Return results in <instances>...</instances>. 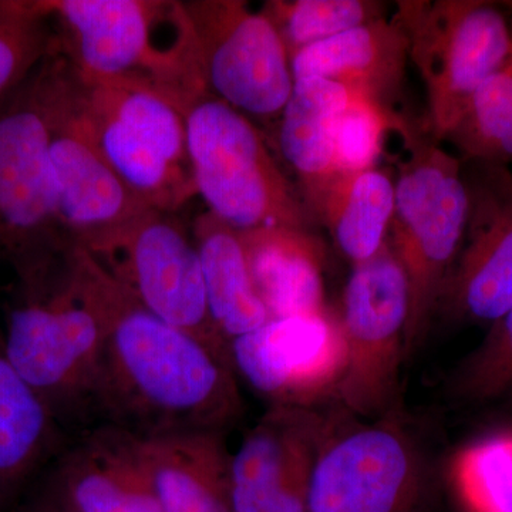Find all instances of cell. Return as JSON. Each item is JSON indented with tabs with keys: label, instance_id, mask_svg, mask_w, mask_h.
I'll return each instance as SVG.
<instances>
[{
	"label": "cell",
	"instance_id": "d4e9b609",
	"mask_svg": "<svg viewBox=\"0 0 512 512\" xmlns=\"http://www.w3.org/2000/svg\"><path fill=\"white\" fill-rule=\"evenodd\" d=\"M468 164L512 161V56L474 94L446 137Z\"/></svg>",
	"mask_w": 512,
	"mask_h": 512
},
{
	"label": "cell",
	"instance_id": "5bb4252c",
	"mask_svg": "<svg viewBox=\"0 0 512 512\" xmlns=\"http://www.w3.org/2000/svg\"><path fill=\"white\" fill-rule=\"evenodd\" d=\"M60 56L49 148L56 217L64 238L83 245L151 208L138 200L94 144L77 109L76 73Z\"/></svg>",
	"mask_w": 512,
	"mask_h": 512
},
{
	"label": "cell",
	"instance_id": "277c9868",
	"mask_svg": "<svg viewBox=\"0 0 512 512\" xmlns=\"http://www.w3.org/2000/svg\"><path fill=\"white\" fill-rule=\"evenodd\" d=\"M403 134L407 156L399 161L387 241L409 284L410 311L404 335V359L409 360L443 305L466 238L470 192L461 158L451 156L433 137L414 136L407 127Z\"/></svg>",
	"mask_w": 512,
	"mask_h": 512
},
{
	"label": "cell",
	"instance_id": "1f68e13d",
	"mask_svg": "<svg viewBox=\"0 0 512 512\" xmlns=\"http://www.w3.org/2000/svg\"><path fill=\"white\" fill-rule=\"evenodd\" d=\"M26 512H70L52 491L47 490Z\"/></svg>",
	"mask_w": 512,
	"mask_h": 512
},
{
	"label": "cell",
	"instance_id": "83f0119b",
	"mask_svg": "<svg viewBox=\"0 0 512 512\" xmlns=\"http://www.w3.org/2000/svg\"><path fill=\"white\" fill-rule=\"evenodd\" d=\"M56 49V30L37 2H0V99Z\"/></svg>",
	"mask_w": 512,
	"mask_h": 512
},
{
	"label": "cell",
	"instance_id": "484cf974",
	"mask_svg": "<svg viewBox=\"0 0 512 512\" xmlns=\"http://www.w3.org/2000/svg\"><path fill=\"white\" fill-rule=\"evenodd\" d=\"M262 12L292 57L305 47L382 19L383 5L369 0H269Z\"/></svg>",
	"mask_w": 512,
	"mask_h": 512
},
{
	"label": "cell",
	"instance_id": "9c48e42d",
	"mask_svg": "<svg viewBox=\"0 0 512 512\" xmlns=\"http://www.w3.org/2000/svg\"><path fill=\"white\" fill-rule=\"evenodd\" d=\"M79 247L147 311L231 363L229 345L212 323L197 245L174 214L147 210Z\"/></svg>",
	"mask_w": 512,
	"mask_h": 512
},
{
	"label": "cell",
	"instance_id": "e0dca14e",
	"mask_svg": "<svg viewBox=\"0 0 512 512\" xmlns=\"http://www.w3.org/2000/svg\"><path fill=\"white\" fill-rule=\"evenodd\" d=\"M409 46L399 20H373L305 47L291 57L293 80L319 77L345 86L390 109L402 84Z\"/></svg>",
	"mask_w": 512,
	"mask_h": 512
},
{
	"label": "cell",
	"instance_id": "ffe728a7",
	"mask_svg": "<svg viewBox=\"0 0 512 512\" xmlns=\"http://www.w3.org/2000/svg\"><path fill=\"white\" fill-rule=\"evenodd\" d=\"M349 99L350 92L342 84L319 77L293 80L291 97L279 117V151L298 175L303 204L311 217L323 192L338 177L336 128Z\"/></svg>",
	"mask_w": 512,
	"mask_h": 512
},
{
	"label": "cell",
	"instance_id": "3957f363",
	"mask_svg": "<svg viewBox=\"0 0 512 512\" xmlns=\"http://www.w3.org/2000/svg\"><path fill=\"white\" fill-rule=\"evenodd\" d=\"M3 333L9 362L60 424L89 430L106 333L100 268L92 256L70 244L45 278L19 286Z\"/></svg>",
	"mask_w": 512,
	"mask_h": 512
},
{
	"label": "cell",
	"instance_id": "7402d4cb",
	"mask_svg": "<svg viewBox=\"0 0 512 512\" xmlns=\"http://www.w3.org/2000/svg\"><path fill=\"white\" fill-rule=\"evenodd\" d=\"M63 426L9 362L0 342V503L53 456Z\"/></svg>",
	"mask_w": 512,
	"mask_h": 512
},
{
	"label": "cell",
	"instance_id": "6da1fadb",
	"mask_svg": "<svg viewBox=\"0 0 512 512\" xmlns=\"http://www.w3.org/2000/svg\"><path fill=\"white\" fill-rule=\"evenodd\" d=\"M100 279L106 333L93 420L138 439L194 431L225 434L244 410L231 363L147 311L101 268Z\"/></svg>",
	"mask_w": 512,
	"mask_h": 512
},
{
	"label": "cell",
	"instance_id": "8992f818",
	"mask_svg": "<svg viewBox=\"0 0 512 512\" xmlns=\"http://www.w3.org/2000/svg\"><path fill=\"white\" fill-rule=\"evenodd\" d=\"M195 190L208 212L235 231L308 228L301 194L276 163L261 128L204 96L185 114Z\"/></svg>",
	"mask_w": 512,
	"mask_h": 512
},
{
	"label": "cell",
	"instance_id": "cb8c5ba5",
	"mask_svg": "<svg viewBox=\"0 0 512 512\" xmlns=\"http://www.w3.org/2000/svg\"><path fill=\"white\" fill-rule=\"evenodd\" d=\"M296 410L271 407L231 458L232 512H274Z\"/></svg>",
	"mask_w": 512,
	"mask_h": 512
},
{
	"label": "cell",
	"instance_id": "7a4b0ae2",
	"mask_svg": "<svg viewBox=\"0 0 512 512\" xmlns=\"http://www.w3.org/2000/svg\"><path fill=\"white\" fill-rule=\"evenodd\" d=\"M86 82L153 94L181 113L207 96L197 33L175 0H39Z\"/></svg>",
	"mask_w": 512,
	"mask_h": 512
},
{
	"label": "cell",
	"instance_id": "52a82bcc",
	"mask_svg": "<svg viewBox=\"0 0 512 512\" xmlns=\"http://www.w3.org/2000/svg\"><path fill=\"white\" fill-rule=\"evenodd\" d=\"M76 101L100 153L148 208L175 214L197 195L184 113L153 94L77 73Z\"/></svg>",
	"mask_w": 512,
	"mask_h": 512
},
{
	"label": "cell",
	"instance_id": "4316f807",
	"mask_svg": "<svg viewBox=\"0 0 512 512\" xmlns=\"http://www.w3.org/2000/svg\"><path fill=\"white\" fill-rule=\"evenodd\" d=\"M453 481L468 512H512V433L484 437L460 451Z\"/></svg>",
	"mask_w": 512,
	"mask_h": 512
},
{
	"label": "cell",
	"instance_id": "ba28073f",
	"mask_svg": "<svg viewBox=\"0 0 512 512\" xmlns=\"http://www.w3.org/2000/svg\"><path fill=\"white\" fill-rule=\"evenodd\" d=\"M394 18L426 86L431 137L446 140L477 90L510 60L508 20L484 0H407Z\"/></svg>",
	"mask_w": 512,
	"mask_h": 512
},
{
	"label": "cell",
	"instance_id": "f1b7e54d",
	"mask_svg": "<svg viewBox=\"0 0 512 512\" xmlns=\"http://www.w3.org/2000/svg\"><path fill=\"white\" fill-rule=\"evenodd\" d=\"M393 111L359 93H350L336 128V173L353 174L376 168L389 128L402 127Z\"/></svg>",
	"mask_w": 512,
	"mask_h": 512
},
{
	"label": "cell",
	"instance_id": "5b68a950",
	"mask_svg": "<svg viewBox=\"0 0 512 512\" xmlns=\"http://www.w3.org/2000/svg\"><path fill=\"white\" fill-rule=\"evenodd\" d=\"M60 64L55 50L0 99V258L19 286L43 278L72 244L57 222L49 153Z\"/></svg>",
	"mask_w": 512,
	"mask_h": 512
},
{
	"label": "cell",
	"instance_id": "f546056e",
	"mask_svg": "<svg viewBox=\"0 0 512 512\" xmlns=\"http://www.w3.org/2000/svg\"><path fill=\"white\" fill-rule=\"evenodd\" d=\"M453 386L458 397L473 402L512 394V309L495 320L480 348L458 370Z\"/></svg>",
	"mask_w": 512,
	"mask_h": 512
},
{
	"label": "cell",
	"instance_id": "8fae6325",
	"mask_svg": "<svg viewBox=\"0 0 512 512\" xmlns=\"http://www.w3.org/2000/svg\"><path fill=\"white\" fill-rule=\"evenodd\" d=\"M208 96L252 123L279 121L293 87L291 57L271 19L242 0L184 2Z\"/></svg>",
	"mask_w": 512,
	"mask_h": 512
},
{
	"label": "cell",
	"instance_id": "d6a6232c",
	"mask_svg": "<svg viewBox=\"0 0 512 512\" xmlns=\"http://www.w3.org/2000/svg\"><path fill=\"white\" fill-rule=\"evenodd\" d=\"M503 5L505 6V8L510 9L512 12V2H504Z\"/></svg>",
	"mask_w": 512,
	"mask_h": 512
},
{
	"label": "cell",
	"instance_id": "836d02e7",
	"mask_svg": "<svg viewBox=\"0 0 512 512\" xmlns=\"http://www.w3.org/2000/svg\"><path fill=\"white\" fill-rule=\"evenodd\" d=\"M2 335H3V329L0 328V336H2Z\"/></svg>",
	"mask_w": 512,
	"mask_h": 512
},
{
	"label": "cell",
	"instance_id": "2e32d148",
	"mask_svg": "<svg viewBox=\"0 0 512 512\" xmlns=\"http://www.w3.org/2000/svg\"><path fill=\"white\" fill-rule=\"evenodd\" d=\"M49 490L70 512H163L137 437L109 424L80 434Z\"/></svg>",
	"mask_w": 512,
	"mask_h": 512
},
{
	"label": "cell",
	"instance_id": "ac0fdd59",
	"mask_svg": "<svg viewBox=\"0 0 512 512\" xmlns=\"http://www.w3.org/2000/svg\"><path fill=\"white\" fill-rule=\"evenodd\" d=\"M137 440L161 511L232 512V456L224 433L194 431Z\"/></svg>",
	"mask_w": 512,
	"mask_h": 512
},
{
	"label": "cell",
	"instance_id": "4dcf8cb0",
	"mask_svg": "<svg viewBox=\"0 0 512 512\" xmlns=\"http://www.w3.org/2000/svg\"><path fill=\"white\" fill-rule=\"evenodd\" d=\"M320 430L322 423L318 417L308 410H296L279 478L274 512L308 510L309 483Z\"/></svg>",
	"mask_w": 512,
	"mask_h": 512
},
{
	"label": "cell",
	"instance_id": "4fadbf2b",
	"mask_svg": "<svg viewBox=\"0 0 512 512\" xmlns=\"http://www.w3.org/2000/svg\"><path fill=\"white\" fill-rule=\"evenodd\" d=\"M232 367L272 407L308 410L336 397L348 365L339 315L269 319L229 343Z\"/></svg>",
	"mask_w": 512,
	"mask_h": 512
},
{
	"label": "cell",
	"instance_id": "603a6c76",
	"mask_svg": "<svg viewBox=\"0 0 512 512\" xmlns=\"http://www.w3.org/2000/svg\"><path fill=\"white\" fill-rule=\"evenodd\" d=\"M394 197V181L382 170L340 174L323 192L312 218L322 221L339 251L359 265L386 244Z\"/></svg>",
	"mask_w": 512,
	"mask_h": 512
},
{
	"label": "cell",
	"instance_id": "30bf717a",
	"mask_svg": "<svg viewBox=\"0 0 512 512\" xmlns=\"http://www.w3.org/2000/svg\"><path fill=\"white\" fill-rule=\"evenodd\" d=\"M409 311L406 274L386 241L369 261L353 265L338 313L348 365L336 397L350 412L375 417L392 409Z\"/></svg>",
	"mask_w": 512,
	"mask_h": 512
},
{
	"label": "cell",
	"instance_id": "44dd1931",
	"mask_svg": "<svg viewBox=\"0 0 512 512\" xmlns=\"http://www.w3.org/2000/svg\"><path fill=\"white\" fill-rule=\"evenodd\" d=\"M212 323L225 342L261 328L271 316L256 292L238 231L210 212L192 224Z\"/></svg>",
	"mask_w": 512,
	"mask_h": 512
},
{
	"label": "cell",
	"instance_id": "7c38bea8",
	"mask_svg": "<svg viewBox=\"0 0 512 512\" xmlns=\"http://www.w3.org/2000/svg\"><path fill=\"white\" fill-rule=\"evenodd\" d=\"M420 494L419 458L396 424H322L306 512H413Z\"/></svg>",
	"mask_w": 512,
	"mask_h": 512
},
{
	"label": "cell",
	"instance_id": "d6986e66",
	"mask_svg": "<svg viewBox=\"0 0 512 512\" xmlns=\"http://www.w3.org/2000/svg\"><path fill=\"white\" fill-rule=\"evenodd\" d=\"M256 292L271 319L326 311L325 248L308 228L238 231Z\"/></svg>",
	"mask_w": 512,
	"mask_h": 512
},
{
	"label": "cell",
	"instance_id": "9a60e30c",
	"mask_svg": "<svg viewBox=\"0 0 512 512\" xmlns=\"http://www.w3.org/2000/svg\"><path fill=\"white\" fill-rule=\"evenodd\" d=\"M470 165L466 238L443 305L458 318L494 323L512 309V173L505 165Z\"/></svg>",
	"mask_w": 512,
	"mask_h": 512
}]
</instances>
